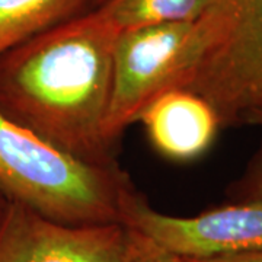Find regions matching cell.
<instances>
[{"label":"cell","mask_w":262,"mask_h":262,"mask_svg":"<svg viewBox=\"0 0 262 262\" xmlns=\"http://www.w3.org/2000/svg\"><path fill=\"white\" fill-rule=\"evenodd\" d=\"M95 0H0V56L48 28L80 15Z\"/></svg>","instance_id":"obj_8"},{"label":"cell","mask_w":262,"mask_h":262,"mask_svg":"<svg viewBox=\"0 0 262 262\" xmlns=\"http://www.w3.org/2000/svg\"><path fill=\"white\" fill-rule=\"evenodd\" d=\"M188 262H262V251L232 253L213 258H184Z\"/></svg>","instance_id":"obj_12"},{"label":"cell","mask_w":262,"mask_h":262,"mask_svg":"<svg viewBox=\"0 0 262 262\" xmlns=\"http://www.w3.org/2000/svg\"><path fill=\"white\" fill-rule=\"evenodd\" d=\"M130 230V252L131 262H188L187 259L162 249L139 232Z\"/></svg>","instance_id":"obj_11"},{"label":"cell","mask_w":262,"mask_h":262,"mask_svg":"<svg viewBox=\"0 0 262 262\" xmlns=\"http://www.w3.org/2000/svg\"><path fill=\"white\" fill-rule=\"evenodd\" d=\"M103 2H105V0H95V3H96L98 6H99V5H102Z\"/></svg>","instance_id":"obj_14"},{"label":"cell","mask_w":262,"mask_h":262,"mask_svg":"<svg viewBox=\"0 0 262 262\" xmlns=\"http://www.w3.org/2000/svg\"><path fill=\"white\" fill-rule=\"evenodd\" d=\"M219 0H105L99 8L120 32L203 18Z\"/></svg>","instance_id":"obj_9"},{"label":"cell","mask_w":262,"mask_h":262,"mask_svg":"<svg viewBox=\"0 0 262 262\" xmlns=\"http://www.w3.org/2000/svg\"><path fill=\"white\" fill-rule=\"evenodd\" d=\"M0 187L10 200L72 226L124 225L139 195L117 163L77 159L2 113Z\"/></svg>","instance_id":"obj_2"},{"label":"cell","mask_w":262,"mask_h":262,"mask_svg":"<svg viewBox=\"0 0 262 262\" xmlns=\"http://www.w3.org/2000/svg\"><path fill=\"white\" fill-rule=\"evenodd\" d=\"M124 226L181 258H213L262 251V204L233 203L191 217L156 211L139 194Z\"/></svg>","instance_id":"obj_5"},{"label":"cell","mask_w":262,"mask_h":262,"mask_svg":"<svg viewBox=\"0 0 262 262\" xmlns=\"http://www.w3.org/2000/svg\"><path fill=\"white\" fill-rule=\"evenodd\" d=\"M244 122H252L262 127V105L245 115ZM234 203H261L262 204V151L253 162L252 168L239 182Z\"/></svg>","instance_id":"obj_10"},{"label":"cell","mask_w":262,"mask_h":262,"mask_svg":"<svg viewBox=\"0 0 262 262\" xmlns=\"http://www.w3.org/2000/svg\"><path fill=\"white\" fill-rule=\"evenodd\" d=\"M214 8L191 22L122 31L114 48L105 140L113 147L144 108L170 91L188 89L217 35Z\"/></svg>","instance_id":"obj_3"},{"label":"cell","mask_w":262,"mask_h":262,"mask_svg":"<svg viewBox=\"0 0 262 262\" xmlns=\"http://www.w3.org/2000/svg\"><path fill=\"white\" fill-rule=\"evenodd\" d=\"M217 35L187 91L200 95L222 127L262 105V0H219Z\"/></svg>","instance_id":"obj_4"},{"label":"cell","mask_w":262,"mask_h":262,"mask_svg":"<svg viewBox=\"0 0 262 262\" xmlns=\"http://www.w3.org/2000/svg\"><path fill=\"white\" fill-rule=\"evenodd\" d=\"M120 31L98 6L0 56V113L58 149L114 165L103 125Z\"/></svg>","instance_id":"obj_1"},{"label":"cell","mask_w":262,"mask_h":262,"mask_svg":"<svg viewBox=\"0 0 262 262\" xmlns=\"http://www.w3.org/2000/svg\"><path fill=\"white\" fill-rule=\"evenodd\" d=\"M0 262H131L130 230L58 223L10 200L0 223Z\"/></svg>","instance_id":"obj_6"},{"label":"cell","mask_w":262,"mask_h":262,"mask_svg":"<svg viewBox=\"0 0 262 262\" xmlns=\"http://www.w3.org/2000/svg\"><path fill=\"white\" fill-rule=\"evenodd\" d=\"M9 203H10L9 195L5 192V189H3V188L0 187V223H2V220H3V217H5V213H6V210H8Z\"/></svg>","instance_id":"obj_13"},{"label":"cell","mask_w":262,"mask_h":262,"mask_svg":"<svg viewBox=\"0 0 262 262\" xmlns=\"http://www.w3.org/2000/svg\"><path fill=\"white\" fill-rule=\"evenodd\" d=\"M153 147L172 160H192L214 141L222 127L214 108L187 89L170 91L149 103L139 117Z\"/></svg>","instance_id":"obj_7"}]
</instances>
